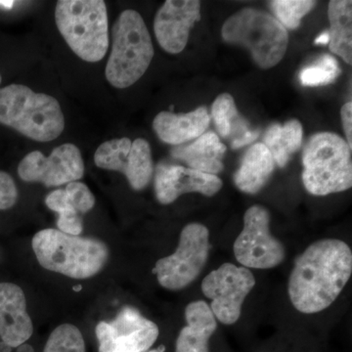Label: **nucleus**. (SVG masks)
<instances>
[{"label":"nucleus","mask_w":352,"mask_h":352,"mask_svg":"<svg viewBox=\"0 0 352 352\" xmlns=\"http://www.w3.org/2000/svg\"><path fill=\"white\" fill-rule=\"evenodd\" d=\"M316 6L311 0H274L270 7L276 16V19L283 25L285 29L296 30L300 22Z\"/></svg>","instance_id":"nucleus-26"},{"label":"nucleus","mask_w":352,"mask_h":352,"mask_svg":"<svg viewBox=\"0 0 352 352\" xmlns=\"http://www.w3.org/2000/svg\"><path fill=\"white\" fill-rule=\"evenodd\" d=\"M13 2L12 1H0V6L7 7V8H10L12 7Z\"/></svg>","instance_id":"nucleus-35"},{"label":"nucleus","mask_w":352,"mask_h":352,"mask_svg":"<svg viewBox=\"0 0 352 352\" xmlns=\"http://www.w3.org/2000/svg\"><path fill=\"white\" fill-rule=\"evenodd\" d=\"M0 124L32 140L50 142L61 135L65 118L54 97L10 85L0 89Z\"/></svg>","instance_id":"nucleus-3"},{"label":"nucleus","mask_w":352,"mask_h":352,"mask_svg":"<svg viewBox=\"0 0 352 352\" xmlns=\"http://www.w3.org/2000/svg\"><path fill=\"white\" fill-rule=\"evenodd\" d=\"M34 333L23 289L12 283H0V338L11 347L25 344Z\"/></svg>","instance_id":"nucleus-16"},{"label":"nucleus","mask_w":352,"mask_h":352,"mask_svg":"<svg viewBox=\"0 0 352 352\" xmlns=\"http://www.w3.org/2000/svg\"><path fill=\"white\" fill-rule=\"evenodd\" d=\"M12 351V347L8 346L6 342H0V352H11Z\"/></svg>","instance_id":"nucleus-34"},{"label":"nucleus","mask_w":352,"mask_h":352,"mask_svg":"<svg viewBox=\"0 0 352 352\" xmlns=\"http://www.w3.org/2000/svg\"><path fill=\"white\" fill-rule=\"evenodd\" d=\"M154 57L151 36L142 16L124 10L113 24L112 51L106 66V78L116 88H126L138 82Z\"/></svg>","instance_id":"nucleus-4"},{"label":"nucleus","mask_w":352,"mask_h":352,"mask_svg":"<svg viewBox=\"0 0 352 352\" xmlns=\"http://www.w3.org/2000/svg\"><path fill=\"white\" fill-rule=\"evenodd\" d=\"M342 73L335 57L325 54L315 63L305 67L300 74V83L303 87H321L330 85L337 80Z\"/></svg>","instance_id":"nucleus-24"},{"label":"nucleus","mask_w":352,"mask_h":352,"mask_svg":"<svg viewBox=\"0 0 352 352\" xmlns=\"http://www.w3.org/2000/svg\"><path fill=\"white\" fill-rule=\"evenodd\" d=\"M302 126L298 120H291L284 126L272 124L264 135L263 144L270 150L276 166L284 168L302 142Z\"/></svg>","instance_id":"nucleus-23"},{"label":"nucleus","mask_w":352,"mask_h":352,"mask_svg":"<svg viewBox=\"0 0 352 352\" xmlns=\"http://www.w3.org/2000/svg\"><path fill=\"white\" fill-rule=\"evenodd\" d=\"M67 198L72 207L78 214H87L95 205V197L82 182H71L65 189Z\"/></svg>","instance_id":"nucleus-27"},{"label":"nucleus","mask_w":352,"mask_h":352,"mask_svg":"<svg viewBox=\"0 0 352 352\" xmlns=\"http://www.w3.org/2000/svg\"><path fill=\"white\" fill-rule=\"evenodd\" d=\"M331 52L342 58L346 64H352V2L333 0L329 2Z\"/></svg>","instance_id":"nucleus-22"},{"label":"nucleus","mask_w":352,"mask_h":352,"mask_svg":"<svg viewBox=\"0 0 352 352\" xmlns=\"http://www.w3.org/2000/svg\"><path fill=\"white\" fill-rule=\"evenodd\" d=\"M43 352H87L82 333L75 325L62 324L51 333Z\"/></svg>","instance_id":"nucleus-25"},{"label":"nucleus","mask_w":352,"mask_h":352,"mask_svg":"<svg viewBox=\"0 0 352 352\" xmlns=\"http://www.w3.org/2000/svg\"><path fill=\"white\" fill-rule=\"evenodd\" d=\"M210 232L201 223H189L182 229L177 249L159 259L153 272L164 289L178 291L195 281L210 254Z\"/></svg>","instance_id":"nucleus-8"},{"label":"nucleus","mask_w":352,"mask_h":352,"mask_svg":"<svg viewBox=\"0 0 352 352\" xmlns=\"http://www.w3.org/2000/svg\"><path fill=\"white\" fill-rule=\"evenodd\" d=\"M224 41L244 46L261 69L281 62L288 48L289 36L283 25L265 11L244 8L226 21L221 29Z\"/></svg>","instance_id":"nucleus-7"},{"label":"nucleus","mask_w":352,"mask_h":352,"mask_svg":"<svg viewBox=\"0 0 352 352\" xmlns=\"http://www.w3.org/2000/svg\"><path fill=\"white\" fill-rule=\"evenodd\" d=\"M210 122L207 108L199 107L187 113H159L153 122V129L166 144L182 145L203 135Z\"/></svg>","instance_id":"nucleus-17"},{"label":"nucleus","mask_w":352,"mask_h":352,"mask_svg":"<svg viewBox=\"0 0 352 352\" xmlns=\"http://www.w3.org/2000/svg\"><path fill=\"white\" fill-rule=\"evenodd\" d=\"M1 80H2V78H1V75H0V83H1Z\"/></svg>","instance_id":"nucleus-37"},{"label":"nucleus","mask_w":352,"mask_h":352,"mask_svg":"<svg viewBox=\"0 0 352 352\" xmlns=\"http://www.w3.org/2000/svg\"><path fill=\"white\" fill-rule=\"evenodd\" d=\"M18 189L12 176L0 171V210H8L15 205Z\"/></svg>","instance_id":"nucleus-28"},{"label":"nucleus","mask_w":352,"mask_h":352,"mask_svg":"<svg viewBox=\"0 0 352 352\" xmlns=\"http://www.w3.org/2000/svg\"><path fill=\"white\" fill-rule=\"evenodd\" d=\"M352 273V252L344 241L314 242L296 259L289 280V300L305 314L330 307L349 282Z\"/></svg>","instance_id":"nucleus-1"},{"label":"nucleus","mask_w":352,"mask_h":352,"mask_svg":"<svg viewBox=\"0 0 352 352\" xmlns=\"http://www.w3.org/2000/svg\"><path fill=\"white\" fill-rule=\"evenodd\" d=\"M18 175L25 182H41L46 187L61 186L82 178L85 163L80 150L67 143L55 148L50 157L39 151L30 153L18 166Z\"/></svg>","instance_id":"nucleus-13"},{"label":"nucleus","mask_w":352,"mask_h":352,"mask_svg":"<svg viewBox=\"0 0 352 352\" xmlns=\"http://www.w3.org/2000/svg\"><path fill=\"white\" fill-rule=\"evenodd\" d=\"M45 204L51 210L57 212L59 215L76 212L69 203L65 190H56V191L48 194L45 198Z\"/></svg>","instance_id":"nucleus-29"},{"label":"nucleus","mask_w":352,"mask_h":352,"mask_svg":"<svg viewBox=\"0 0 352 352\" xmlns=\"http://www.w3.org/2000/svg\"><path fill=\"white\" fill-rule=\"evenodd\" d=\"M226 146L214 132H205L193 143L177 146L171 150V157L193 168L208 175H217L224 168L223 157Z\"/></svg>","instance_id":"nucleus-18"},{"label":"nucleus","mask_w":352,"mask_h":352,"mask_svg":"<svg viewBox=\"0 0 352 352\" xmlns=\"http://www.w3.org/2000/svg\"><path fill=\"white\" fill-rule=\"evenodd\" d=\"M302 182L314 196L346 191L352 186L351 149L332 132L315 134L302 154Z\"/></svg>","instance_id":"nucleus-6"},{"label":"nucleus","mask_w":352,"mask_h":352,"mask_svg":"<svg viewBox=\"0 0 352 352\" xmlns=\"http://www.w3.org/2000/svg\"><path fill=\"white\" fill-rule=\"evenodd\" d=\"M256 285L249 268L223 263L201 282L204 295L212 300L210 309L222 324L232 325L239 320L243 303Z\"/></svg>","instance_id":"nucleus-10"},{"label":"nucleus","mask_w":352,"mask_h":352,"mask_svg":"<svg viewBox=\"0 0 352 352\" xmlns=\"http://www.w3.org/2000/svg\"><path fill=\"white\" fill-rule=\"evenodd\" d=\"M342 116V126H344V133L346 136V143L349 147L352 149V103L347 102L342 106L340 111Z\"/></svg>","instance_id":"nucleus-31"},{"label":"nucleus","mask_w":352,"mask_h":352,"mask_svg":"<svg viewBox=\"0 0 352 352\" xmlns=\"http://www.w3.org/2000/svg\"><path fill=\"white\" fill-rule=\"evenodd\" d=\"M16 352H34V349L31 344L25 342V344H22L17 347V351Z\"/></svg>","instance_id":"nucleus-33"},{"label":"nucleus","mask_w":352,"mask_h":352,"mask_svg":"<svg viewBox=\"0 0 352 352\" xmlns=\"http://www.w3.org/2000/svg\"><path fill=\"white\" fill-rule=\"evenodd\" d=\"M234 254L244 267L256 270H270L284 261V245L271 235L270 212L263 206H252L245 212Z\"/></svg>","instance_id":"nucleus-9"},{"label":"nucleus","mask_w":352,"mask_h":352,"mask_svg":"<svg viewBox=\"0 0 352 352\" xmlns=\"http://www.w3.org/2000/svg\"><path fill=\"white\" fill-rule=\"evenodd\" d=\"M276 163L263 143H256L249 148L239 168L234 175L236 186L247 194H256L270 179Z\"/></svg>","instance_id":"nucleus-21"},{"label":"nucleus","mask_w":352,"mask_h":352,"mask_svg":"<svg viewBox=\"0 0 352 352\" xmlns=\"http://www.w3.org/2000/svg\"><path fill=\"white\" fill-rule=\"evenodd\" d=\"M99 352H146L159 337V328L138 309L126 307L113 320L97 324Z\"/></svg>","instance_id":"nucleus-12"},{"label":"nucleus","mask_w":352,"mask_h":352,"mask_svg":"<svg viewBox=\"0 0 352 352\" xmlns=\"http://www.w3.org/2000/svg\"><path fill=\"white\" fill-rule=\"evenodd\" d=\"M200 20L201 2L198 0H168L155 17L157 43L170 54L182 52L188 43L190 31Z\"/></svg>","instance_id":"nucleus-14"},{"label":"nucleus","mask_w":352,"mask_h":352,"mask_svg":"<svg viewBox=\"0 0 352 352\" xmlns=\"http://www.w3.org/2000/svg\"><path fill=\"white\" fill-rule=\"evenodd\" d=\"M187 326L180 331L175 352H208V342L217 328L212 309L204 300L189 303L185 308Z\"/></svg>","instance_id":"nucleus-19"},{"label":"nucleus","mask_w":352,"mask_h":352,"mask_svg":"<svg viewBox=\"0 0 352 352\" xmlns=\"http://www.w3.org/2000/svg\"><path fill=\"white\" fill-rule=\"evenodd\" d=\"M55 21L60 34L80 59L95 63L107 54L108 13L103 0H60Z\"/></svg>","instance_id":"nucleus-5"},{"label":"nucleus","mask_w":352,"mask_h":352,"mask_svg":"<svg viewBox=\"0 0 352 352\" xmlns=\"http://www.w3.org/2000/svg\"><path fill=\"white\" fill-rule=\"evenodd\" d=\"M94 163L103 170L120 171L132 189L141 191L149 185L154 173L150 144L143 138L106 141L94 154Z\"/></svg>","instance_id":"nucleus-11"},{"label":"nucleus","mask_w":352,"mask_h":352,"mask_svg":"<svg viewBox=\"0 0 352 352\" xmlns=\"http://www.w3.org/2000/svg\"><path fill=\"white\" fill-rule=\"evenodd\" d=\"M212 117L219 135L228 140L234 150L252 144L258 138L259 131L251 129L240 115L230 94L217 97L212 103Z\"/></svg>","instance_id":"nucleus-20"},{"label":"nucleus","mask_w":352,"mask_h":352,"mask_svg":"<svg viewBox=\"0 0 352 352\" xmlns=\"http://www.w3.org/2000/svg\"><path fill=\"white\" fill-rule=\"evenodd\" d=\"M32 245L43 268L75 279L98 274L109 258L108 247L102 241L68 235L58 229L39 231Z\"/></svg>","instance_id":"nucleus-2"},{"label":"nucleus","mask_w":352,"mask_h":352,"mask_svg":"<svg viewBox=\"0 0 352 352\" xmlns=\"http://www.w3.org/2000/svg\"><path fill=\"white\" fill-rule=\"evenodd\" d=\"M329 43H330V34H329V32H323L318 38L315 39V44L325 45V44H329Z\"/></svg>","instance_id":"nucleus-32"},{"label":"nucleus","mask_w":352,"mask_h":352,"mask_svg":"<svg viewBox=\"0 0 352 352\" xmlns=\"http://www.w3.org/2000/svg\"><path fill=\"white\" fill-rule=\"evenodd\" d=\"M148 352H163L161 349H154V351H148Z\"/></svg>","instance_id":"nucleus-36"},{"label":"nucleus","mask_w":352,"mask_h":352,"mask_svg":"<svg viewBox=\"0 0 352 352\" xmlns=\"http://www.w3.org/2000/svg\"><path fill=\"white\" fill-rule=\"evenodd\" d=\"M222 185L219 176L176 164H157L155 173V193L157 200L163 205H170L183 194L214 196Z\"/></svg>","instance_id":"nucleus-15"},{"label":"nucleus","mask_w":352,"mask_h":352,"mask_svg":"<svg viewBox=\"0 0 352 352\" xmlns=\"http://www.w3.org/2000/svg\"><path fill=\"white\" fill-rule=\"evenodd\" d=\"M58 230L72 236H80L82 232V217L78 212L59 215L57 220Z\"/></svg>","instance_id":"nucleus-30"}]
</instances>
